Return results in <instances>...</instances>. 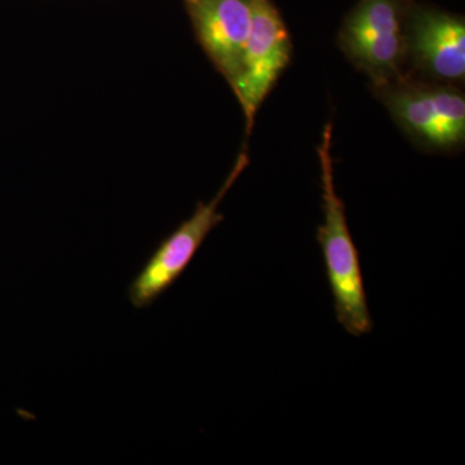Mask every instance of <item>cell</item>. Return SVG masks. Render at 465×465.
Masks as SVG:
<instances>
[{
  "label": "cell",
  "instance_id": "cell-1",
  "mask_svg": "<svg viewBox=\"0 0 465 465\" xmlns=\"http://www.w3.org/2000/svg\"><path fill=\"white\" fill-rule=\"evenodd\" d=\"M332 124L324 125L318 145L322 183L323 224L318 226L317 241L322 250L327 281L331 289L336 320L351 336L371 332L372 322L361 269L360 253L349 231L344 202L333 182L331 154Z\"/></svg>",
  "mask_w": 465,
  "mask_h": 465
},
{
  "label": "cell",
  "instance_id": "cell-2",
  "mask_svg": "<svg viewBox=\"0 0 465 465\" xmlns=\"http://www.w3.org/2000/svg\"><path fill=\"white\" fill-rule=\"evenodd\" d=\"M409 7V0H360L339 34L345 56L379 90L403 78Z\"/></svg>",
  "mask_w": 465,
  "mask_h": 465
},
{
  "label": "cell",
  "instance_id": "cell-3",
  "mask_svg": "<svg viewBox=\"0 0 465 465\" xmlns=\"http://www.w3.org/2000/svg\"><path fill=\"white\" fill-rule=\"evenodd\" d=\"M249 163L246 150H242L215 197L208 203L198 202L193 215L158 244L128 287L134 308L152 307L185 273L208 234L224 220L219 213L220 204Z\"/></svg>",
  "mask_w": 465,
  "mask_h": 465
},
{
  "label": "cell",
  "instance_id": "cell-4",
  "mask_svg": "<svg viewBox=\"0 0 465 465\" xmlns=\"http://www.w3.org/2000/svg\"><path fill=\"white\" fill-rule=\"evenodd\" d=\"M381 92L394 121L420 145L451 150L464 143L465 99L457 88L402 78Z\"/></svg>",
  "mask_w": 465,
  "mask_h": 465
},
{
  "label": "cell",
  "instance_id": "cell-5",
  "mask_svg": "<svg viewBox=\"0 0 465 465\" xmlns=\"http://www.w3.org/2000/svg\"><path fill=\"white\" fill-rule=\"evenodd\" d=\"M292 56L289 30L272 0H253L252 26L240 75L232 90L246 118L247 136L252 131L256 113L273 90Z\"/></svg>",
  "mask_w": 465,
  "mask_h": 465
},
{
  "label": "cell",
  "instance_id": "cell-6",
  "mask_svg": "<svg viewBox=\"0 0 465 465\" xmlns=\"http://www.w3.org/2000/svg\"><path fill=\"white\" fill-rule=\"evenodd\" d=\"M406 57L434 81L460 82L465 76L464 18L410 5L405 23Z\"/></svg>",
  "mask_w": 465,
  "mask_h": 465
},
{
  "label": "cell",
  "instance_id": "cell-7",
  "mask_svg": "<svg viewBox=\"0 0 465 465\" xmlns=\"http://www.w3.org/2000/svg\"><path fill=\"white\" fill-rule=\"evenodd\" d=\"M198 42L231 87L240 75L253 0H186Z\"/></svg>",
  "mask_w": 465,
  "mask_h": 465
}]
</instances>
